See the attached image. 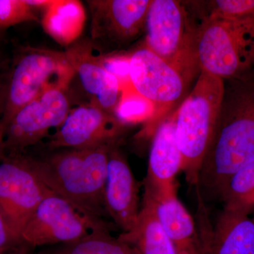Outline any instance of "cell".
Segmentation results:
<instances>
[{"instance_id":"cell-17","label":"cell","mask_w":254,"mask_h":254,"mask_svg":"<svg viewBox=\"0 0 254 254\" xmlns=\"http://www.w3.org/2000/svg\"><path fill=\"white\" fill-rule=\"evenodd\" d=\"M249 215L223 209L213 234L203 241V254H254V221Z\"/></svg>"},{"instance_id":"cell-28","label":"cell","mask_w":254,"mask_h":254,"mask_svg":"<svg viewBox=\"0 0 254 254\" xmlns=\"http://www.w3.org/2000/svg\"><path fill=\"white\" fill-rule=\"evenodd\" d=\"M5 157L4 128L2 124L0 123V162Z\"/></svg>"},{"instance_id":"cell-29","label":"cell","mask_w":254,"mask_h":254,"mask_svg":"<svg viewBox=\"0 0 254 254\" xmlns=\"http://www.w3.org/2000/svg\"></svg>"},{"instance_id":"cell-1","label":"cell","mask_w":254,"mask_h":254,"mask_svg":"<svg viewBox=\"0 0 254 254\" xmlns=\"http://www.w3.org/2000/svg\"><path fill=\"white\" fill-rule=\"evenodd\" d=\"M254 161V85L225 87L197 185L208 195H220L229 180Z\"/></svg>"},{"instance_id":"cell-23","label":"cell","mask_w":254,"mask_h":254,"mask_svg":"<svg viewBox=\"0 0 254 254\" xmlns=\"http://www.w3.org/2000/svg\"><path fill=\"white\" fill-rule=\"evenodd\" d=\"M153 110L148 101L130 88L123 91L115 116L125 126L131 124L145 123L148 125L153 118Z\"/></svg>"},{"instance_id":"cell-13","label":"cell","mask_w":254,"mask_h":254,"mask_svg":"<svg viewBox=\"0 0 254 254\" xmlns=\"http://www.w3.org/2000/svg\"><path fill=\"white\" fill-rule=\"evenodd\" d=\"M176 110L164 119L152 135L144 195L154 199L177 193L182 156L175 135Z\"/></svg>"},{"instance_id":"cell-25","label":"cell","mask_w":254,"mask_h":254,"mask_svg":"<svg viewBox=\"0 0 254 254\" xmlns=\"http://www.w3.org/2000/svg\"><path fill=\"white\" fill-rule=\"evenodd\" d=\"M98 58L103 67L110 73L118 78L121 84L123 91L129 87L128 79V58L129 54H108L98 55Z\"/></svg>"},{"instance_id":"cell-11","label":"cell","mask_w":254,"mask_h":254,"mask_svg":"<svg viewBox=\"0 0 254 254\" xmlns=\"http://www.w3.org/2000/svg\"><path fill=\"white\" fill-rule=\"evenodd\" d=\"M91 13L89 42L108 54L136 39L144 30L152 0H88Z\"/></svg>"},{"instance_id":"cell-4","label":"cell","mask_w":254,"mask_h":254,"mask_svg":"<svg viewBox=\"0 0 254 254\" xmlns=\"http://www.w3.org/2000/svg\"><path fill=\"white\" fill-rule=\"evenodd\" d=\"M225 81L200 71L190 95L175 113V135L187 182L198 184L200 167L211 141L224 95Z\"/></svg>"},{"instance_id":"cell-19","label":"cell","mask_w":254,"mask_h":254,"mask_svg":"<svg viewBox=\"0 0 254 254\" xmlns=\"http://www.w3.org/2000/svg\"><path fill=\"white\" fill-rule=\"evenodd\" d=\"M46 9L43 21L46 31L61 43L72 41L84 18L81 4L75 1H53Z\"/></svg>"},{"instance_id":"cell-6","label":"cell","mask_w":254,"mask_h":254,"mask_svg":"<svg viewBox=\"0 0 254 254\" xmlns=\"http://www.w3.org/2000/svg\"><path fill=\"white\" fill-rule=\"evenodd\" d=\"M197 29L182 1L152 0L145 19L144 45L190 83L200 71L195 55Z\"/></svg>"},{"instance_id":"cell-2","label":"cell","mask_w":254,"mask_h":254,"mask_svg":"<svg viewBox=\"0 0 254 254\" xmlns=\"http://www.w3.org/2000/svg\"><path fill=\"white\" fill-rule=\"evenodd\" d=\"M113 145L53 150L43 157L28 155V162L51 191L87 216L106 220L103 195L109 151Z\"/></svg>"},{"instance_id":"cell-24","label":"cell","mask_w":254,"mask_h":254,"mask_svg":"<svg viewBox=\"0 0 254 254\" xmlns=\"http://www.w3.org/2000/svg\"><path fill=\"white\" fill-rule=\"evenodd\" d=\"M34 10L26 0H0V43L9 28L29 21L38 22Z\"/></svg>"},{"instance_id":"cell-16","label":"cell","mask_w":254,"mask_h":254,"mask_svg":"<svg viewBox=\"0 0 254 254\" xmlns=\"http://www.w3.org/2000/svg\"><path fill=\"white\" fill-rule=\"evenodd\" d=\"M144 196L153 203L155 213L177 254H203V240L198 236L191 215L177 193L155 199Z\"/></svg>"},{"instance_id":"cell-21","label":"cell","mask_w":254,"mask_h":254,"mask_svg":"<svg viewBox=\"0 0 254 254\" xmlns=\"http://www.w3.org/2000/svg\"><path fill=\"white\" fill-rule=\"evenodd\" d=\"M220 197L224 209L250 215L254 209V161L229 180Z\"/></svg>"},{"instance_id":"cell-12","label":"cell","mask_w":254,"mask_h":254,"mask_svg":"<svg viewBox=\"0 0 254 254\" xmlns=\"http://www.w3.org/2000/svg\"><path fill=\"white\" fill-rule=\"evenodd\" d=\"M125 125L115 115L89 104L70 110L56 131L48 137L50 150L87 149L118 143Z\"/></svg>"},{"instance_id":"cell-3","label":"cell","mask_w":254,"mask_h":254,"mask_svg":"<svg viewBox=\"0 0 254 254\" xmlns=\"http://www.w3.org/2000/svg\"><path fill=\"white\" fill-rule=\"evenodd\" d=\"M75 76L66 53L19 46L14 50L0 87V123L52 88H67Z\"/></svg>"},{"instance_id":"cell-14","label":"cell","mask_w":254,"mask_h":254,"mask_svg":"<svg viewBox=\"0 0 254 254\" xmlns=\"http://www.w3.org/2000/svg\"><path fill=\"white\" fill-rule=\"evenodd\" d=\"M103 198L108 216L123 233L131 231L141 210L138 205V185L117 144L112 145L110 149Z\"/></svg>"},{"instance_id":"cell-18","label":"cell","mask_w":254,"mask_h":254,"mask_svg":"<svg viewBox=\"0 0 254 254\" xmlns=\"http://www.w3.org/2000/svg\"><path fill=\"white\" fill-rule=\"evenodd\" d=\"M119 239L134 247L140 254H177L173 242L160 222L153 203L143 196V206L135 226Z\"/></svg>"},{"instance_id":"cell-7","label":"cell","mask_w":254,"mask_h":254,"mask_svg":"<svg viewBox=\"0 0 254 254\" xmlns=\"http://www.w3.org/2000/svg\"><path fill=\"white\" fill-rule=\"evenodd\" d=\"M128 79L130 88L153 108V118L145 128V134L152 136L181 101L189 83L144 44L129 54Z\"/></svg>"},{"instance_id":"cell-9","label":"cell","mask_w":254,"mask_h":254,"mask_svg":"<svg viewBox=\"0 0 254 254\" xmlns=\"http://www.w3.org/2000/svg\"><path fill=\"white\" fill-rule=\"evenodd\" d=\"M66 88H52L15 113L4 126L5 155L26 153L50 136L52 128H58L69 113Z\"/></svg>"},{"instance_id":"cell-5","label":"cell","mask_w":254,"mask_h":254,"mask_svg":"<svg viewBox=\"0 0 254 254\" xmlns=\"http://www.w3.org/2000/svg\"><path fill=\"white\" fill-rule=\"evenodd\" d=\"M195 55L200 71L224 81L245 77L254 68V22L203 19Z\"/></svg>"},{"instance_id":"cell-26","label":"cell","mask_w":254,"mask_h":254,"mask_svg":"<svg viewBox=\"0 0 254 254\" xmlns=\"http://www.w3.org/2000/svg\"><path fill=\"white\" fill-rule=\"evenodd\" d=\"M21 244L22 242L15 236L0 214V254H4Z\"/></svg>"},{"instance_id":"cell-20","label":"cell","mask_w":254,"mask_h":254,"mask_svg":"<svg viewBox=\"0 0 254 254\" xmlns=\"http://www.w3.org/2000/svg\"><path fill=\"white\" fill-rule=\"evenodd\" d=\"M36 254H140L138 251L110 231L95 232L81 240L48 247Z\"/></svg>"},{"instance_id":"cell-10","label":"cell","mask_w":254,"mask_h":254,"mask_svg":"<svg viewBox=\"0 0 254 254\" xmlns=\"http://www.w3.org/2000/svg\"><path fill=\"white\" fill-rule=\"evenodd\" d=\"M50 191L26 153L5 155L0 162V214L20 241L25 225Z\"/></svg>"},{"instance_id":"cell-22","label":"cell","mask_w":254,"mask_h":254,"mask_svg":"<svg viewBox=\"0 0 254 254\" xmlns=\"http://www.w3.org/2000/svg\"><path fill=\"white\" fill-rule=\"evenodd\" d=\"M203 2L205 14L203 20L254 22V0H213Z\"/></svg>"},{"instance_id":"cell-27","label":"cell","mask_w":254,"mask_h":254,"mask_svg":"<svg viewBox=\"0 0 254 254\" xmlns=\"http://www.w3.org/2000/svg\"><path fill=\"white\" fill-rule=\"evenodd\" d=\"M9 63V58H7L5 56L4 53L1 51V48H0V87H1L3 76H4Z\"/></svg>"},{"instance_id":"cell-15","label":"cell","mask_w":254,"mask_h":254,"mask_svg":"<svg viewBox=\"0 0 254 254\" xmlns=\"http://www.w3.org/2000/svg\"><path fill=\"white\" fill-rule=\"evenodd\" d=\"M89 41L74 43L65 52L89 104L115 115L123 95L118 78L107 71Z\"/></svg>"},{"instance_id":"cell-8","label":"cell","mask_w":254,"mask_h":254,"mask_svg":"<svg viewBox=\"0 0 254 254\" xmlns=\"http://www.w3.org/2000/svg\"><path fill=\"white\" fill-rule=\"evenodd\" d=\"M110 230L106 220L87 216L50 190L25 225L21 241L32 249L53 247L81 240L95 232Z\"/></svg>"}]
</instances>
